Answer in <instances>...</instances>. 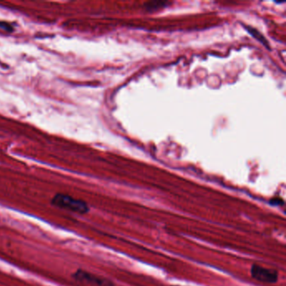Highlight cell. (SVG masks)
I'll return each instance as SVG.
<instances>
[{
	"label": "cell",
	"mask_w": 286,
	"mask_h": 286,
	"mask_svg": "<svg viewBox=\"0 0 286 286\" xmlns=\"http://www.w3.org/2000/svg\"><path fill=\"white\" fill-rule=\"evenodd\" d=\"M51 204L54 207H58L60 209L70 211L71 213L77 214H86L89 212L88 204L81 199L73 198L70 195L58 193L56 194L52 200Z\"/></svg>",
	"instance_id": "cell-1"
},
{
	"label": "cell",
	"mask_w": 286,
	"mask_h": 286,
	"mask_svg": "<svg viewBox=\"0 0 286 286\" xmlns=\"http://www.w3.org/2000/svg\"><path fill=\"white\" fill-rule=\"evenodd\" d=\"M72 276L74 280L83 283L90 284L96 286H113V283L111 280H108L106 278L100 277L83 269H78L74 273Z\"/></svg>",
	"instance_id": "cell-2"
},
{
	"label": "cell",
	"mask_w": 286,
	"mask_h": 286,
	"mask_svg": "<svg viewBox=\"0 0 286 286\" xmlns=\"http://www.w3.org/2000/svg\"><path fill=\"white\" fill-rule=\"evenodd\" d=\"M251 275L254 280L263 283H276L279 279L277 270L264 268L260 265H253L251 268Z\"/></svg>",
	"instance_id": "cell-3"
},
{
	"label": "cell",
	"mask_w": 286,
	"mask_h": 286,
	"mask_svg": "<svg viewBox=\"0 0 286 286\" xmlns=\"http://www.w3.org/2000/svg\"><path fill=\"white\" fill-rule=\"evenodd\" d=\"M170 3L167 2H163V1H152V2H148L145 3V8L148 11H155L159 9H162V8H165L167 6V4Z\"/></svg>",
	"instance_id": "cell-4"
},
{
	"label": "cell",
	"mask_w": 286,
	"mask_h": 286,
	"mask_svg": "<svg viewBox=\"0 0 286 286\" xmlns=\"http://www.w3.org/2000/svg\"><path fill=\"white\" fill-rule=\"evenodd\" d=\"M247 30H248V32L250 33L252 36H254V38H256L259 42H262L263 44L264 45H267V48H268V44L267 43V40L264 39V37L260 34L259 31H257L254 28H247Z\"/></svg>",
	"instance_id": "cell-5"
},
{
	"label": "cell",
	"mask_w": 286,
	"mask_h": 286,
	"mask_svg": "<svg viewBox=\"0 0 286 286\" xmlns=\"http://www.w3.org/2000/svg\"><path fill=\"white\" fill-rule=\"evenodd\" d=\"M0 29L8 31V32H11L14 30L11 24L7 23V22H4V21H0Z\"/></svg>",
	"instance_id": "cell-6"
},
{
	"label": "cell",
	"mask_w": 286,
	"mask_h": 286,
	"mask_svg": "<svg viewBox=\"0 0 286 286\" xmlns=\"http://www.w3.org/2000/svg\"><path fill=\"white\" fill-rule=\"evenodd\" d=\"M269 203L273 205V206H276V205H280V206H282V205H284V201L281 198H273V199H271L270 201H269Z\"/></svg>",
	"instance_id": "cell-7"
}]
</instances>
